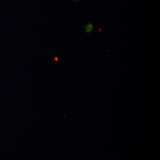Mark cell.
Masks as SVG:
<instances>
[{
    "instance_id": "1",
    "label": "cell",
    "mask_w": 160,
    "mask_h": 160,
    "mask_svg": "<svg viewBox=\"0 0 160 160\" xmlns=\"http://www.w3.org/2000/svg\"><path fill=\"white\" fill-rule=\"evenodd\" d=\"M84 28L85 29V31L87 33H90L92 31L93 28H94V26H93L92 23H90L86 25L84 27Z\"/></svg>"
}]
</instances>
